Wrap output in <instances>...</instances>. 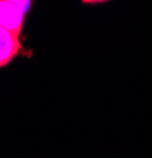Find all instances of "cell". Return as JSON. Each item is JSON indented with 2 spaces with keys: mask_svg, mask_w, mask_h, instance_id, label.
<instances>
[{
  "mask_svg": "<svg viewBox=\"0 0 152 158\" xmlns=\"http://www.w3.org/2000/svg\"><path fill=\"white\" fill-rule=\"evenodd\" d=\"M22 52L21 36L0 27V68L10 65Z\"/></svg>",
  "mask_w": 152,
  "mask_h": 158,
  "instance_id": "6da1fadb",
  "label": "cell"
},
{
  "mask_svg": "<svg viewBox=\"0 0 152 158\" xmlns=\"http://www.w3.org/2000/svg\"><path fill=\"white\" fill-rule=\"evenodd\" d=\"M5 2L15 5L19 11H22L24 15H27V13L30 11V8H32V2H33V0H5Z\"/></svg>",
  "mask_w": 152,
  "mask_h": 158,
  "instance_id": "3957f363",
  "label": "cell"
},
{
  "mask_svg": "<svg viewBox=\"0 0 152 158\" xmlns=\"http://www.w3.org/2000/svg\"><path fill=\"white\" fill-rule=\"evenodd\" d=\"M109 0H82V3H87V5H98V3H106Z\"/></svg>",
  "mask_w": 152,
  "mask_h": 158,
  "instance_id": "277c9868",
  "label": "cell"
},
{
  "mask_svg": "<svg viewBox=\"0 0 152 158\" xmlns=\"http://www.w3.org/2000/svg\"><path fill=\"white\" fill-rule=\"evenodd\" d=\"M24 18L25 15L15 5L5 2V0H0V27L21 36L24 29Z\"/></svg>",
  "mask_w": 152,
  "mask_h": 158,
  "instance_id": "7a4b0ae2",
  "label": "cell"
}]
</instances>
